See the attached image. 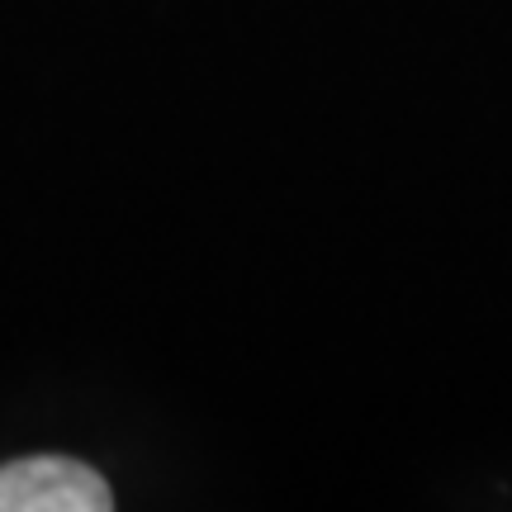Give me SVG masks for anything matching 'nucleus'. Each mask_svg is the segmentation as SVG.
I'll use <instances>...</instances> for the list:
<instances>
[{"instance_id": "1", "label": "nucleus", "mask_w": 512, "mask_h": 512, "mask_svg": "<svg viewBox=\"0 0 512 512\" xmlns=\"http://www.w3.org/2000/svg\"><path fill=\"white\" fill-rule=\"evenodd\" d=\"M110 484L72 456L0 465V512H110Z\"/></svg>"}]
</instances>
